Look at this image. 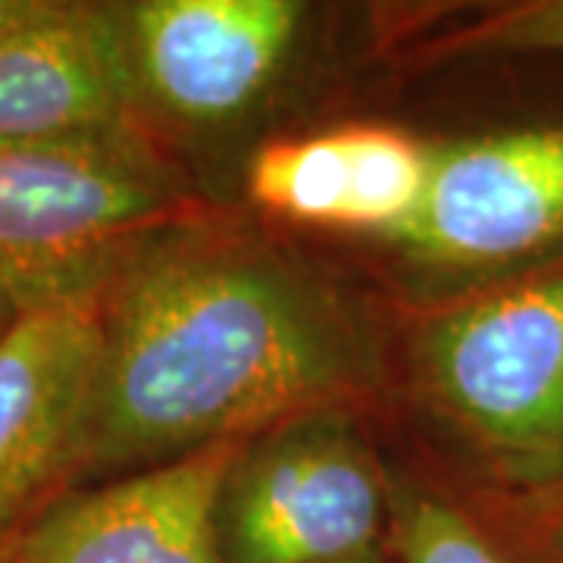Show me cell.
<instances>
[{
    "instance_id": "cell-1",
    "label": "cell",
    "mask_w": 563,
    "mask_h": 563,
    "mask_svg": "<svg viewBox=\"0 0 563 563\" xmlns=\"http://www.w3.org/2000/svg\"><path fill=\"white\" fill-rule=\"evenodd\" d=\"M79 463L235 439L351 369L342 320L288 266L235 244H141L107 285Z\"/></svg>"
},
{
    "instance_id": "cell-2",
    "label": "cell",
    "mask_w": 563,
    "mask_h": 563,
    "mask_svg": "<svg viewBox=\"0 0 563 563\" xmlns=\"http://www.w3.org/2000/svg\"><path fill=\"white\" fill-rule=\"evenodd\" d=\"M169 207L157 163L120 129L0 144V295L16 313L103 295Z\"/></svg>"
},
{
    "instance_id": "cell-3",
    "label": "cell",
    "mask_w": 563,
    "mask_h": 563,
    "mask_svg": "<svg viewBox=\"0 0 563 563\" xmlns=\"http://www.w3.org/2000/svg\"><path fill=\"white\" fill-rule=\"evenodd\" d=\"M426 383L504 476L563 483V261L444 310L426 332Z\"/></svg>"
},
{
    "instance_id": "cell-4",
    "label": "cell",
    "mask_w": 563,
    "mask_h": 563,
    "mask_svg": "<svg viewBox=\"0 0 563 563\" xmlns=\"http://www.w3.org/2000/svg\"><path fill=\"white\" fill-rule=\"evenodd\" d=\"M225 495L232 563H347L376 542L383 483L335 422H301L235 463Z\"/></svg>"
},
{
    "instance_id": "cell-5",
    "label": "cell",
    "mask_w": 563,
    "mask_h": 563,
    "mask_svg": "<svg viewBox=\"0 0 563 563\" xmlns=\"http://www.w3.org/2000/svg\"><path fill=\"white\" fill-rule=\"evenodd\" d=\"M426 261L492 269L563 244V125H526L432 151L413 220L395 235Z\"/></svg>"
},
{
    "instance_id": "cell-6",
    "label": "cell",
    "mask_w": 563,
    "mask_h": 563,
    "mask_svg": "<svg viewBox=\"0 0 563 563\" xmlns=\"http://www.w3.org/2000/svg\"><path fill=\"white\" fill-rule=\"evenodd\" d=\"M239 439L69 498L29 529L10 563H220L217 526Z\"/></svg>"
},
{
    "instance_id": "cell-7",
    "label": "cell",
    "mask_w": 563,
    "mask_h": 563,
    "mask_svg": "<svg viewBox=\"0 0 563 563\" xmlns=\"http://www.w3.org/2000/svg\"><path fill=\"white\" fill-rule=\"evenodd\" d=\"M103 295L16 313L0 335V526L79 463Z\"/></svg>"
},
{
    "instance_id": "cell-8",
    "label": "cell",
    "mask_w": 563,
    "mask_h": 563,
    "mask_svg": "<svg viewBox=\"0 0 563 563\" xmlns=\"http://www.w3.org/2000/svg\"><path fill=\"white\" fill-rule=\"evenodd\" d=\"M301 22L291 0H147L125 13L139 88L198 122L235 117L273 79Z\"/></svg>"
},
{
    "instance_id": "cell-9",
    "label": "cell",
    "mask_w": 563,
    "mask_h": 563,
    "mask_svg": "<svg viewBox=\"0 0 563 563\" xmlns=\"http://www.w3.org/2000/svg\"><path fill=\"white\" fill-rule=\"evenodd\" d=\"M135 88L122 13L41 0L0 35V144L120 129Z\"/></svg>"
},
{
    "instance_id": "cell-10",
    "label": "cell",
    "mask_w": 563,
    "mask_h": 563,
    "mask_svg": "<svg viewBox=\"0 0 563 563\" xmlns=\"http://www.w3.org/2000/svg\"><path fill=\"white\" fill-rule=\"evenodd\" d=\"M251 198L295 222L354 229V129L266 144L247 169Z\"/></svg>"
},
{
    "instance_id": "cell-11",
    "label": "cell",
    "mask_w": 563,
    "mask_h": 563,
    "mask_svg": "<svg viewBox=\"0 0 563 563\" xmlns=\"http://www.w3.org/2000/svg\"><path fill=\"white\" fill-rule=\"evenodd\" d=\"M401 551L407 563H523L495 532L435 498L410 504Z\"/></svg>"
},
{
    "instance_id": "cell-12",
    "label": "cell",
    "mask_w": 563,
    "mask_h": 563,
    "mask_svg": "<svg viewBox=\"0 0 563 563\" xmlns=\"http://www.w3.org/2000/svg\"><path fill=\"white\" fill-rule=\"evenodd\" d=\"M463 51H514V54H563V0H529L488 13L454 35Z\"/></svg>"
},
{
    "instance_id": "cell-13",
    "label": "cell",
    "mask_w": 563,
    "mask_h": 563,
    "mask_svg": "<svg viewBox=\"0 0 563 563\" xmlns=\"http://www.w3.org/2000/svg\"><path fill=\"white\" fill-rule=\"evenodd\" d=\"M41 7V0H0V35L16 22L29 20Z\"/></svg>"
},
{
    "instance_id": "cell-14",
    "label": "cell",
    "mask_w": 563,
    "mask_h": 563,
    "mask_svg": "<svg viewBox=\"0 0 563 563\" xmlns=\"http://www.w3.org/2000/svg\"><path fill=\"white\" fill-rule=\"evenodd\" d=\"M13 320H16V310H13V303H10L7 298H3V295H0V335L7 332V325H10Z\"/></svg>"
},
{
    "instance_id": "cell-15",
    "label": "cell",
    "mask_w": 563,
    "mask_h": 563,
    "mask_svg": "<svg viewBox=\"0 0 563 563\" xmlns=\"http://www.w3.org/2000/svg\"><path fill=\"white\" fill-rule=\"evenodd\" d=\"M554 495H558V501H561V507H563V483H561V488L554 492Z\"/></svg>"
}]
</instances>
